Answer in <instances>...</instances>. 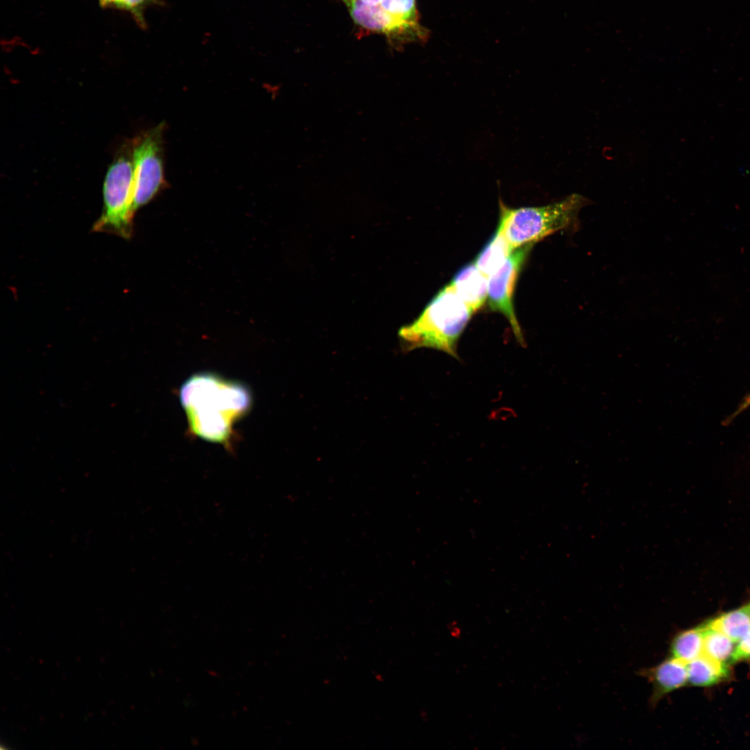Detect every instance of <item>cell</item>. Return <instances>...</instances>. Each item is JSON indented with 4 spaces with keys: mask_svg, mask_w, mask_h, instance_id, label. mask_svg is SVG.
Segmentation results:
<instances>
[{
    "mask_svg": "<svg viewBox=\"0 0 750 750\" xmlns=\"http://www.w3.org/2000/svg\"><path fill=\"white\" fill-rule=\"evenodd\" d=\"M180 397L193 433L219 443L227 442L233 422L243 417L251 404L249 391L244 385L210 373L188 378Z\"/></svg>",
    "mask_w": 750,
    "mask_h": 750,
    "instance_id": "obj_1",
    "label": "cell"
},
{
    "mask_svg": "<svg viewBox=\"0 0 750 750\" xmlns=\"http://www.w3.org/2000/svg\"><path fill=\"white\" fill-rule=\"evenodd\" d=\"M473 312L449 284L413 322L400 329L399 336L408 349L432 348L459 359L458 341Z\"/></svg>",
    "mask_w": 750,
    "mask_h": 750,
    "instance_id": "obj_2",
    "label": "cell"
},
{
    "mask_svg": "<svg viewBox=\"0 0 750 750\" xmlns=\"http://www.w3.org/2000/svg\"><path fill=\"white\" fill-rule=\"evenodd\" d=\"M587 198L572 194L558 202L542 206L509 208L501 201L498 228L513 249L534 244L561 230L574 228Z\"/></svg>",
    "mask_w": 750,
    "mask_h": 750,
    "instance_id": "obj_3",
    "label": "cell"
},
{
    "mask_svg": "<svg viewBox=\"0 0 750 750\" xmlns=\"http://www.w3.org/2000/svg\"><path fill=\"white\" fill-rule=\"evenodd\" d=\"M133 194L134 168L130 140L119 149L108 169L103 185V209L92 231L131 239L135 212Z\"/></svg>",
    "mask_w": 750,
    "mask_h": 750,
    "instance_id": "obj_4",
    "label": "cell"
},
{
    "mask_svg": "<svg viewBox=\"0 0 750 750\" xmlns=\"http://www.w3.org/2000/svg\"><path fill=\"white\" fill-rule=\"evenodd\" d=\"M165 123L131 140L134 168L133 208L149 203L165 184L162 136Z\"/></svg>",
    "mask_w": 750,
    "mask_h": 750,
    "instance_id": "obj_5",
    "label": "cell"
},
{
    "mask_svg": "<svg viewBox=\"0 0 750 750\" xmlns=\"http://www.w3.org/2000/svg\"><path fill=\"white\" fill-rule=\"evenodd\" d=\"M533 245L526 244L513 250L505 262L488 277L490 308L506 317L517 342L523 346L524 338L515 313L513 294L518 275Z\"/></svg>",
    "mask_w": 750,
    "mask_h": 750,
    "instance_id": "obj_6",
    "label": "cell"
},
{
    "mask_svg": "<svg viewBox=\"0 0 750 750\" xmlns=\"http://www.w3.org/2000/svg\"><path fill=\"white\" fill-rule=\"evenodd\" d=\"M354 21L368 32L385 35L392 44H402L425 35L423 28L395 19L380 5H369L360 0H340Z\"/></svg>",
    "mask_w": 750,
    "mask_h": 750,
    "instance_id": "obj_7",
    "label": "cell"
},
{
    "mask_svg": "<svg viewBox=\"0 0 750 750\" xmlns=\"http://www.w3.org/2000/svg\"><path fill=\"white\" fill-rule=\"evenodd\" d=\"M640 672L652 685L650 703L653 706L666 695L688 683L687 663L671 656Z\"/></svg>",
    "mask_w": 750,
    "mask_h": 750,
    "instance_id": "obj_8",
    "label": "cell"
},
{
    "mask_svg": "<svg viewBox=\"0 0 750 750\" xmlns=\"http://www.w3.org/2000/svg\"><path fill=\"white\" fill-rule=\"evenodd\" d=\"M456 294L473 311L485 303L488 297V278L469 262L457 272L449 284Z\"/></svg>",
    "mask_w": 750,
    "mask_h": 750,
    "instance_id": "obj_9",
    "label": "cell"
},
{
    "mask_svg": "<svg viewBox=\"0 0 750 750\" xmlns=\"http://www.w3.org/2000/svg\"><path fill=\"white\" fill-rule=\"evenodd\" d=\"M688 681L694 686H710L726 678L729 670L726 664L702 654L687 663Z\"/></svg>",
    "mask_w": 750,
    "mask_h": 750,
    "instance_id": "obj_10",
    "label": "cell"
},
{
    "mask_svg": "<svg viewBox=\"0 0 750 750\" xmlns=\"http://www.w3.org/2000/svg\"><path fill=\"white\" fill-rule=\"evenodd\" d=\"M513 250L502 232L497 228L478 254L474 262L488 278L505 262Z\"/></svg>",
    "mask_w": 750,
    "mask_h": 750,
    "instance_id": "obj_11",
    "label": "cell"
},
{
    "mask_svg": "<svg viewBox=\"0 0 750 750\" xmlns=\"http://www.w3.org/2000/svg\"><path fill=\"white\" fill-rule=\"evenodd\" d=\"M704 625L676 634L669 646V656L686 663L703 653Z\"/></svg>",
    "mask_w": 750,
    "mask_h": 750,
    "instance_id": "obj_12",
    "label": "cell"
},
{
    "mask_svg": "<svg viewBox=\"0 0 750 750\" xmlns=\"http://www.w3.org/2000/svg\"><path fill=\"white\" fill-rule=\"evenodd\" d=\"M706 625L738 642L750 632L749 606L722 614Z\"/></svg>",
    "mask_w": 750,
    "mask_h": 750,
    "instance_id": "obj_13",
    "label": "cell"
},
{
    "mask_svg": "<svg viewBox=\"0 0 750 750\" xmlns=\"http://www.w3.org/2000/svg\"><path fill=\"white\" fill-rule=\"evenodd\" d=\"M722 633L704 625L703 653L722 663L733 662L736 645Z\"/></svg>",
    "mask_w": 750,
    "mask_h": 750,
    "instance_id": "obj_14",
    "label": "cell"
},
{
    "mask_svg": "<svg viewBox=\"0 0 750 750\" xmlns=\"http://www.w3.org/2000/svg\"><path fill=\"white\" fill-rule=\"evenodd\" d=\"M104 8H114L129 12L140 28H146L144 11L151 6H162L161 0H99Z\"/></svg>",
    "mask_w": 750,
    "mask_h": 750,
    "instance_id": "obj_15",
    "label": "cell"
},
{
    "mask_svg": "<svg viewBox=\"0 0 750 750\" xmlns=\"http://www.w3.org/2000/svg\"><path fill=\"white\" fill-rule=\"evenodd\" d=\"M379 5L395 19L419 26L415 0H382Z\"/></svg>",
    "mask_w": 750,
    "mask_h": 750,
    "instance_id": "obj_16",
    "label": "cell"
},
{
    "mask_svg": "<svg viewBox=\"0 0 750 750\" xmlns=\"http://www.w3.org/2000/svg\"><path fill=\"white\" fill-rule=\"evenodd\" d=\"M750 659V632L738 642L733 655V662Z\"/></svg>",
    "mask_w": 750,
    "mask_h": 750,
    "instance_id": "obj_17",
    "label": "cell"
},
{
    "mask_svg": "<svg viewBox=\"0 0 750 750\" xmlns=\"http://www.w3.org/2000/svg\"><path fill=\"white\" fill-rule=\"evenodd\" d=\"M749 406H750V393L745 397L744 400L740 404L739 408L731 417V418L733 419V417H735L737 415H738L740 412L743 411L744 409H746Z\"/></svg>",
    "mask_w": 750,
    "mask_h": 750,
    "instance_id": "obj_18",
    "label": "cell"
},
{
    "mask_svg": "<svg viewBox=\"0 0 750 750\" xmlns=\"http://www.w3.org/2000/svg\"><path fill=\"white\" fill-rule=\"evenodd\" d=\"M360 1H361L363 3H365L367 4H369V5H379L382 0H360Z\"/></svg>",
    "mask_w": 750,
    "mask_h": 750,
    "instance_id": "obj_19",
    "label": "cell"
},
{
    "mask_svg": "<svg viewBox=\"0 0 750 750\" xmlns=\"http://www.w3.org/2000/svg\"><path fill=\"white\" fill-rule=\"evenodd\" d=\"M749 606V609H750V604Z\"/></svg>",
    "mask_w": 750,
    "mask_h": 750,
    "instance_id": "obj_20",
    "label": "cell"
}]
</instances>
